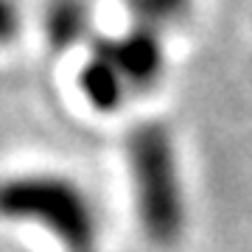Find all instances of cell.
<instances>
[{
    "instance_id": "6da1fadb",
    "label": "cell",
    "mask_w": 252,
    "mask_h": 252,
    "mask_svg": "<svg viewBox=\"0 0 252 252\" xmlns=\"http://www.w3.org/2000/svg\"><path fill=\"white\" fill-rule=\"evenodd\" d=\"M126 165L146 238L157 247L180 244L188 227V205L171 129L160 121L137 124L126 137Z\"/></svg>"
},
{
    "instance_id": "7a4b0ae2",
    "label": "cell",
    "mask_w": 252,
    "mask_h": 252,
    "mask_svg": "<svg viewBox=\"0 0 252 252\" xmlns=\"http://www.w3.org/2000/svg\"><path fill=\"white\" fill-rule=\"evenodd\" d=\"M0 219L36 224L67 252H93L98 210L79 182L59 174H14L0 180Z\"/></svg>"
},
{
    "instance_id": "3957f363",
    "label": "cell",
    "mask_w": 252,
    "mask_h": 252,
    "mask_svg": "<svg viewBox=\"0 0 252 252\" xmlns=\"http://www.w3.org/2000/svg\"><path fill=\"white\" fill-rule=\"evenodd\" d=\"M90 51L112 62V67L121 73L132 95L152 93L165 73L162 34L149 31V28L132 26L121 36H95L90 42Z\"/></svg>"
},
{
    "instance_id": "277c9868",
    "label": "cell",
    "mask_w": 252,
    "mask_h": 252,
    "mask_svg": "<svg viewBox=\"0 0 252 252\" xmlns=\"http://www.w3.org/2000/svg\"><path fill=\"white\" fill-rule=\"evenodd\" d=\"M42 34L51 51L64 54L93 34V9L87 0H51L42 14Z\"/></svg>"
},
{
    "instance_id": "5b68a950",
    "label": "cell",
    "mask_w": 252,
    "mask_h": 252,
    "mask_svg": "<svg viewBox=\"0 0 252 252\" xmlns=\"http://www.w3.org/2000/svg\"><path fill=\"white\" fill-rule=\"evenodd\" d=\"M79 90L87 98L95 112L109 115L126 104V98H132V93L126 87V81L121 79V73L112 67L109 59H104L101 54L90 51V56L84 59L79 70Z\"/></svg>"
},
{
    "instance_id": "8992f818",
    "label": "cell",
    "mask_w": 252,
    "mask_h": 252,
    "mask_svg": "<svg viewBox=\"0 0 252 252\" xmlns=\"http://www.w3.org/2000/svg\"><path fill=\"white\" fill-rule=\"evenodd\" d=\"M132 26L165 34L188 20L193 0H124Z\"/></svg>"
},
{
    "instance_id": "52a82bcc",
    "label": "cell",
    "mask_w": 252,
    "mask_h": 252,
    "mask_svg": "<svg viewBox=\"0 0 252 252\" xmlns=\"http://www.w3.org/2000/svg\"><path fill=\"white\" fill-rule=\"evenodd\" d=\"M23 28V14L14 0H0V45L14 42Z\"/></svg>"
},
{
    "instance_id": "ba28073f",
    "label": "cell",
    "mask_w": 252,
    "mask_h": 252,
    "mask_svg": "<svg viewBox=\"0 0 252 252\" xmlns=\"http://www.w3.org/2000/svg\"><path fill=\"white\" fill-rule=\"evenodd\" d=\"M93 252H98V250H93Z\"/></svg>"
}]
</instances>
